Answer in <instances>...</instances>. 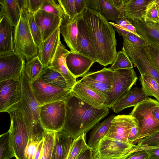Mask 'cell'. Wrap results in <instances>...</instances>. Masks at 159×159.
<instances>
[{"label": "cell", "instance_id": "ee69618b", "mask_svg": "<svg viewBox=\"0 0 159 159\" xmlns=\"http://www.w3.org/2000/svg\"><path fill=\"white\" fill-rule=\"evenodd\" d=\"M138 147H155L159 146V131L151 136L138 140L136 143ZM136 145V144H135Z\"/></svg>", "mask_w": 159, "mask_h": 159}, {"label": "cell", "instance_id": "4316f807", "mask_svg": "<svg viewBox=\"0 0 159 159\" xmlns=\"http://www.w3.org/2000/svg\"><path fill=\"white\" fill-rule=\"evenodd\" d=\"M87 8L98 12L107 21L123 18L112 0H87Z\"/></svg>", "mask_w": 159, "mask_h": 159}, {"label": "cell", "instance_id": "f907efd6", "mask_svg": "<svg viewBox=\"0 0 159 159\" xmlns=\"http://www.w3.org/2000/svg\"><path fill=\"white\" fill-rule=\"evenodd\" d=\"M114 6L123 18L124 16V7L125 0H112Z\"/></svg>", "mask_w": 159, "mask_h": 159}, {"label": "cell", "instance_id": "d590c367", "mask_svg": "<svg viewBox=\"0 0 159 159\" xmlns=\"http://www.w3.org/2000/svg\"><path fill=\"white\" fill-rule=\"evenodd\" d=\"M80 80L98 94L104 102L111 88L109 87L102 83L83 77Z\"/></svg>", "mask_w": 159, "mask_h": 159}, {"label": "cell", "instance_id": "7c38bea8", "mask_svg": "<svg viewBox=\"0 0 159 159\" xmlns=\"http://www.w3.org/2000/svg\"><path fill=\"white\" fill-rule=\"evenodd\" d=\"M35 98L39 105L65 100L71 90L57 88L42 81L39 78L30 83Z\"/></svg>", "mask_w": 159, "mask_h": 159}, {"label": "cell", "instance_id": "1f68e13d", "mask_svg": "<svg viewBox=\"0 0 159 159\" xmlns=\"http://www.w3.org/2000/svg\"><path fill=\"white\" fill-rule=\"evenodd\" d=\"M15 153L9 130L0 136V159H11Z\"/></svg>", "mask_w": 159, "mask_h": 159}, {"label": "cell", "instance_id": "2e32d148", "mask_svg": "<svg viewBox=\"0 0 159 159\" xmlns=\"http://www.w3.org/2000/svg\"><path fill=\"white\" fill-rule=\"evenodd\" d=\"M95 62L91 58L84 55L70 51L66 58L67 68L76 79L83 77Z\"/></svg>", "mask_w": 159, "mask_h": 159}, {"label": "cell", "instance_id": "d6986e66", "mask_svg": "<svg viewBox=\"0 0 159 159\" xmlns=\"http://www.w3.org/2000/svg\"><path fill=\"white\" fill-rule=\"evenodd\" d=\"M40 30L43 41L60 27L62 18L39 10L34 14Z\"/></svg>", "mask_w": 159, "mask_h": 159}, {"label": "cell", "instance_id": "484cf974", "mask_svg": "<svg viewBox=\"0 0 159 159\" xmlns=\"http://www.w3.org/2000/svg\"><path fill=\"white\" fill-rule=\"evenodd\" d=\"M148 97L142 88L135 87L131 89L111 108L115 112L118 113L126 108L135 106Z\"/></svg>", "mask_w": 159, "mask_h": 159}, {"label": "cell", "instance_id": "836d02e7", "mask_svg": "<svg viewBox=\"0 0 159 159\" xmlns=\"http://www.w3.org/2000/svg\"><path fill=\"white\" fill-rule=\"evenodd\" d=\"M83 77L102 83L111 88L113 80V71L109 68H104L99 71L86 74Z\"/></svg>", "mask_w": 159, "mask_h": 159}, {"label": "cell", "instance_id": "e0dca14e", "mask_svg": "<svg viewBox=\"0 0 159 159\" xmlns=\"http://www.w3.org/2000/svg\"><path fill=\"white\" fill-rule=\"evenodd\" d=\"M60 34L59 27L38 47V56L44 68L48 66L56 52L61 42Z\"/></svg>", "mask_w": 159, "mask_h": 159}, {"label": "cell", "instance_id": "ffe728a7", "mask_svg": "<svg viewBox=\"0 0 159 159\" xmlns=\"http://www.w3.org/2000/svg\"><path fill=\"white\" fill-rule=\"evenodd\" d=\"M73 93L92 107L99 109L106 108L104 101L98 94L80 80L76 81L71 89Z\"/></svg>", "mask_w": 159, "mask_h": 159}, {"label": "cell", "instance_id": "e575fe53", "mask_svg": "<svg viewBox=\"0 0 159 159\" xmlns=\"http://www.w3.org/2000/svg\"><path fill=\"white\" fill-rule=\"evenodd\" d=\"M89 148L86 142V134L84 133L73 140L67 159H77Z\"/></svg>", "mask_w": 159, "mask_h": 159}, {"label": "cell", "instance_id": "30bf717a", "mask_svg": "<svg viewBox=\"0 0 159 159\" xmlns=\"http://www.w3.org/2000/svg\"><path fill=\"white\" fill-rule=\"evenodd\" d=\"M65 100L47 103L39 107L41 125L46 131L55 132L62 129L66 117Z\"/></svg>", "mask_w": 159, "mask_h": 159}, {"label": "cell", "instance_id": "4dcf8cb0", "mask_svg": "<svg viewBox=\"0 0 159 159\" xmlns=\"http://www.w3.org/2000/svg\"><path fill=\"white\" fill-rule=\"evenodd\" d=\"M139 81L146 95L155 97L159 102V84L152 76L147 74L141 75Z\"/></svg>", "mask_w": 159, "mask_h": 159}, {"label": "cell", "instance_id": "d4e9b609", "mask_svg": "<svg viewBox=\"0 0 159 159\" xmlns=\"http://www.w3.org/2000/svg\"><path fill=\"white\" fill-rule=\"evenodd\" d=\"M152 0H125L124 16L130 20L144 21L146 10Z\"/></svg>", "mask_w": 159, "mask_h": 159}, {"label": "cell", "instance_id": "91938a15", "mask_svg": "<svg viewBox=\"0 0 159 159\" xmlns=\"http://www.w3.org/2000/svg\"><path fill=\"white\" fill-rule=\"evenodd\" d=\"M69 154V153H68ZM68 155L64 159H67V157H68Z\"/></svg>", "mask_w": 159, "mask_h": 159}, {"label": "cell", "instance_id": "9f6ffc18", "mask_svg": "<svg viewBox=\"0 0 159 159\" xmlns=\"http://www.w3.org/2000/svg\"><path fill=\"white\" fill-rule=\"evenodd\" d=\"M124 29L137 35L138 37L141 38L137 33L135 27L131 23L127 25Z\"/></svg>", "mask_w": 159, "mask_h": 159}, {"label": "cell", "instance_id": "816d5d0a", "mask_svg": "<svg viewBox=\"0 0 159 159\" xmlns=\"http://www.w3.org/2000/svg\"><path fill=\"white\" fill-rule=\"evenodd\" d=\"M138 134V125L133 127L129 134L128 140L129 143L134 144Z\"/></svg>", "mask_w": 159, "mask_h": 159}, {"label": "cell", "instance_id": "6f0895ef", "mask_svg": "<svg viewBox=\"0 0 159 159\" xmlns=\"http://www.w3.org/2000/svg\"><path fill=\"white\" fill-rule=\"evenodd\" d=\"M152 114L154 118L159 121V105L154 108L152 111Z\"/></svg>", "mask_w": 159, "mask_h": 159}, {"label": "cell", "instance_id": "5b68a950", "mask_svg": "<svg viewBox=\"0 0 159 159\" xmlns=\"http://www.w3.org/2000/svg\"><path fill=\"white\" fill-rule=\"evenodd\" d=\"M136 145L105 137L91 147L93 159H126Z\"/></svg>", "mask_w": 159, "mask_h": 159}, {"label": "cell", "instance_id": "8d00e7d4", "mask_svg": "<svg viewBox=\"0 0 159 159\" xmlns=\"http://www.w3.org/2000/svg\"><path fill=\"white\" fill-rule=\"evenodd\" d=\"M133 68V63L129 57L122 50L117 52L115 61L109 69L114 71L119 69Z\"/></svg>", "mask_w": 159, "mask_h": 159}, {"label": "cell", "instance_id": "ba28073f", "mask_svg": "<svg viewBox=\"0 0 159 159\" xmlns=\"http://www.w3.org/2000/svg\"><path fill=\"white\" fill-rule=\"evenodd\" d=\"M8 113L11 119L8 130L15 151L16 159H24L25 150L30 139L29 129L23 114L18 107Z\"/></svg>", "mask_w": 159, "mask_h": 159}, {"label": "cell", "instance_id": "ab89813d", "mask_svg": "<svg viewBox=\"0 0 159 159\" xmlns=\"http://www.w3.org/2000/svg\"><path fill=\"white\" fill-rule=\"evenodd\" d=\"M40 9L61 18L64 15V12L57 0H43Z\"/></svg>", "mask_w": 159, "mask_h": 159}, {"label": "cell", "instance_id": "7a4b0ae2", "mask_svg": "<svg viewBox=\"0 0 159 159\" xmlns=\"http://www.w3.org/2000/svg\"><path fill=\"white\" fill-rule=\"evenodd\" d=\"M65 101L66 114L62 129L73 139L86 134L109 113L108 108H94L75 96L71 91Z\"/></svg>", "mask_w": 159, "mask_h": 159}, {"label": "cell", "instance_id": "681fc988", "mask_svg": "<svg viewBox=\"0 0 159 159\" xmlns=\"http://www.w3.org/2000/svg\"><path fill=\"white\" fill-rule=\"evenodd\" d=\"M148 157L149 155L146 152L141 150L134 152L126 159H146Z\"/></svg>", "mask_w": 159, "mask_h": 159}, {"label": "cell", "instance_id": "db71d44e", "mask_svg": "<svg viewBox=\"0 0 159 159\" xmlns=\"http://www.w3.org/2000/svg\"><path fill=\"white\" fill-rule=\"evenodd\" d=\"M115 23L120 26L124 29L126 26L131 23L129 19L126 18H119L115 19Z\"/></svg>", "mask_w": 159, "mask_h": 159}, {"label": "cell", "instance_id": "ac0fdd59", "mask_svg": "<svg viewBox=\"0 0 159 159\" xmlns=\"http://www.w3.org/2000/svg\"><path fill=\"white\" fill-rule=\"evenodd\" d=\"M78 16L70 18L64 15L60 26V33L70 51L78 52Z\"/></svg>", "mask_w": 159, "mask_h": 159}, {"label": "cell", "instance_id": "603a6c76", "mask_svg": "<svg viewBox=\"0 0 159 159\" xmlns=\"http://www.w3.org/2000/svg\"><path fill=\"white\" fill-rule=\"evenodd\" d=\"M78 52L97 62L96 55L88 36L82 14L78 16Z\"/></svg>", "mask_w": 159, "mask_h": 159}, {"label": "cell", "instance_id": "cb8c5ba5", "mask_svg": "<svg viewBox=\"0 0 159 159\" xmlns=\"http://www.w3.org/2000/svg\"><path fill=\"white\" fill-rule=\"evenodd\" d=\"M74 139L63 129L54 132L52 159H64L68 155Z\"/></svg>", "mask_w": 159, "mask_h": 159}, {"label": "cell", "instance_id": "bcb514c9", "mask_svg": "<svg viewBox=\"0 0 159 159\" xmlns=\"http://www.w3.org/2000/svg\"><path fill=\"white\" fill-rule=\"evenodd\" d=\"M43 0H24L23 9L27 12L34 14L40 10Z\"/></svg>", "mask_w": 159, "mask_h": 159}, {"label": "cell", "instance_id": "f546056e", "mask_svg": "<svg viewBox=\"0 0 159 159\" xmlns=\"http://www.w3.org/2000/svg\"><path fill=\"white\" fill-rule=\"evenodd\" d=\"M115 116L112 114L103 121L98 123L90 133L87 144L89 147L106 137L110 128L111 122Z\"/></svg>", "mask_w": 159, "mask_h": 159}, {"label": "cell", "instance_id": "4fadbf2b", "mask_svg": "<svg viewBox=\"0 0 159 159\" xmlns=\"http://www.w3.org/2000/svg\"><path fill=\"white\" fill-rule=\"evenodd\" d=\"M20 53L13 52L0 56V81L8 80H19L25 63Z\"/></svg>", "mask_w": 159, "mask_h": 159}, {"label": "cell", "instance_id": "f1b7e54d", "mask_svg": "<svg viewBox=\"0 0 159 159\" xmlns=\"http://www.w3.org/2000/svg\"><path fill=\"white\" fill-rule=\"evenodd\" d=\"M45 83L57 88L71 90L63 77L48 67L43 68L39 77Z\"/></svg>", "mask_w": 159, "mask_h": 159}, {"label": "cell", "instance_id": "c3c4849f", "mask_svg": "<svg viewBox=\"0 0 159 159\" xmlns=\"http://www.w3.org/2000/svg\"><path fill=\"white\" fill-rule=\"evenodd\" d=\"M75 7L77 16L82 14L87 7V0H75Z\"/></svg>", "mask_w": 159, "mask_h": 159}, {"label": "cell", "instance_id": "b9f144b4", "mask_svg": "<svg viewBox=\"0 0 159 159\" xmlns=\"http://www.w3.org/2000/svg\"><path fill=\"white\" fill-rule=\"evenodd\" d=\"M75 0H58L57 1L62 8L64 15L70 18L77 16L75 7Z\"/></svg>", "mask_w": 159, "mask_h": 159}, {"label": "cell", "instance_id": "74e56055", "mask_svg": "<svg viewBox=\"0 0 159 159\" xmlns=\"http://www.w3.org/2000/svg\"><path fill=\"white\" fill-rule=\"evenodd\" d=\"M40 159H52L54 145V132L46 131Z\"/></svg>", "mask_w": 159, "mask_h": 159}, {"label": "cell", "instance_id": "680465c9", "mask_svg": "<svg viewBox=\"0 0 159 159\" xmlns=\"http://www.w3.org/2000/svg\"><path fill=\"white\" fill-rule=\"evenodd\" d=\"M155 2L156 3L158 4V11H159V0H155Z\"/></svg>", "mask_w": 159, "mask_h": 159}, {"label": "cell", "instance_id": "60d3db41", "mask_svg": "<svg viewBox=\"0 0 159 159\" xmlns=\"http://www.w3.org/2000/svg\"><path fill=\"white\" fill-rule=\"evenodd\" d=\"M147 21L159 23L158 5L155 0H152L147 8L144 21Z\"/></svg>", "mask_w": 159, "mask_h": 159}, {"label": "cell", "instance_id": "7bdbcfd3", "mask_svg": "<svg viewBox=\"0 0 159 159\" xmlns=\"http://www.w3.org/2000/svg\"><path fill=\"white\" fill-rule=\"evenodd\" d=\"M145 47L152 62L159 71V46L146 43Z\"/></svg>", "mask_w": 159, "mask_h": 159}, {"label": "cell", "instance_id": "7dc6e473", "mask_svg": "<svg viewBox=\"0 0 159 159\" xmlns=\"http://www.w3.org/2000/svg\"><path fill=\"white\" fill-rule=\"evenodd\" d=\"M143 150L146 152L149 155V159H159V146L150 147H138L136 151Z\"/></svg>", "mask_w": 159, "mask_h": 159}, {"label": "cell", "instance_id": "9c48e42d", "mask_svg": "<svg viewBox=\"0 0 159 159\" xmlns=\"http://www.w3.org/2000/svg\"><path fill=\"white\" fill-rule=\"evenodd\" d=\"M123 38L122 51L126 53L132 63L137 67L141 75H149L159 84V71L152 62L145 45H136L132 43L125 37Z\"/></svg>", "mask_w": 159, "mask_h": 159}, {"label": "cell", "instance_id": "7402d4cb", "mask_svg": "<svg viewBox=\"0 0 159 159\" xmlns=\"http://www.w3.org/2000/svg\"><path fill=\"white\" fill-rule=\"evenodd\" d=\"M24 0H0V17L4 16L13 27L18 24Z\"/></svg>", "mask_w": 159, "mask_h": 159}, {"label": "cell", "instance_id": "5bb4252c", "mask_svg": "<svg viewBox=\"0 0 159 159\" xmlns=\"http://www.w3.org/2000/svg\"><path fill=\"white\" fill-rule=\"evenodd\" d=\"M136 125H138L137 121L129 115L115 116L105 137L128 143L129 132L132 127Z\"/></svg>", "mask_w": 159, "mask_h": 159}, {"label": "cell", "instance_id": "83f0119b", "mask_svg": "<svg viewBox=\"0 0 159 159\" xmlns=\"http://www.w3.org/2000/svg\"><path fill=\"white\" fill-rule=\"evenodd\" d=\"M13 27L4 16L0 18V56L15 51Z\"/></svg>", "mask_w": 159, "mask_h": 159}, {"label": "cell", "instance_id": "9a60e30c", "mask_svg": "<svg viewBox=\"0 0 159 159\" xmlns=\"http://www.w3.org/2000/svg\"><path fill=\"white\" fill-rule=\"evenodd\" d=\"M70 52V51L66 48L64 45L61 42L48 67L50 69L60 73L64 78L71 90L77 81L70 72L66 66V58Z\"/></svg>", "mask_w": 159, "mask_h": 159}, {"label": "cell", "instance_id": "d6a6232c", "mask_svg": "<svg viewBox=\"0 0 159 159\" xmlns=\"http://www.w3.org/2000/svg\"><path fill=\"white\" fill-rule=\"evenodd\" d=\"M44 68L38 55L27 61L25 65V70L30 83L39 78Z\"/></svg>", "mask_w": 159, "mask_h": 159}, {"label": "cell", "instance_id": "f35d334b", "mask_svg": "<svg viewBox=\"0 0 159 159\" xmlns=\"http://www.w3.org/2000/svg\"><path fill=\"white\" fill-rule=\"evenodd\" d=\"M24 11L27 17L31 33L35 43L38 47L43 40L40 30L35 20L34 14Z\"/></svg>", "mask_w": 159, "mask_h": 159}, {"label": "cell", "instance_id": "44dd1931", "mask_svg": "<svg viewBox=\"0 0 159 159\" xmlns=\"http://www.w3.org/2000/svg\"><path fill=\"white\" fill-rule=\"evenodd\" d=\"M129 20L135 27L137 33L146 43L159 46V23Z\"/></svg>", "mask_w": 159, "mask_h": 159}, {"label": "cell", "instance_id": "6da1fadb", "mask_svg": "<svg viewBox=\"0 0 159 159\" xmlns=\"http://www.w3.org/2000/svg\"><path fill=\"white\" fill-rule=\"evenodd\" d=\"M82 16L97 62L104 66L112 64L117 53L113 26L98 12L94 10L86 7Z\"/></svg>", "mask_w": 159, "mask_h": 159}, {"label": "cell", "instance_id": "8fae6325", "mask_svg": "<svg viewBox=\"0 0 159 159\" xmlns=\"http://www.w3.org/2000/svg\"><path fill=\"white\" fill-rule=\"evenodd\" d=\"M21 86L20 80L10 79L0 81V111L8 113L16 108L21 101Z\"/></svg>", "mask_w": 159, "mask_h": 159}, {"label": "cell", "instance_id": "277c9868", "mask_svg": "<svg viewBox=\"0 0 159 159\" xmlns=\"http://www.w3.org/2000/svg\"><path fill=\"white\" fill-rule=\"evenodd\" d=\"M159 105L157 100L148 97L134 107L129 114L138 122V134L134 144L138 140L159 131V121L152 114L154 108Z\"/></svg>", "mask_w": 159, "mask_h": 159}, {"label": "cell", "instance_id": "52a82bcc", "mask_svg": "<svg viewBox=\"0 0 159 159\" xmlns=\"http://www.w3.org/2000/svg\"><path fill=\"white\" fill-rule=\"evenodd\" d=\"M137 75L133 68L119 69L113 71L112 84L104 102L105 106L110 108L124 97L135 85Z\"/></svg>", "mask_w": 159, "mask_h": 159}, {"label": "cell", "instance_id": "f5cc1de1", "mask_svg": "<svg viewBox=\"0 0 159 159\" xmlns=\"http://www.w3.org/2000/svg\"><path fill=\"white\" fill-rule=\"evenodd\" d=\"M77 159H93L92 149L89 148L84 151Z\"/></svg>", "mask_w": 159, "mask_h": 159}, {"label": "cell", "instance_id": "3957f363", "mask_svg": "<svg viewBox=\"0 0 159 159\" xmlns=\"http://www.w3.org/2000/svg\"><path fill=\"white\" fill-rule=\"evenodd\" d=\"M22 95L18 107L23 114L28 128L30 139L40 141L46 131L42 127L39 120V107L33 91L30 80L25 70L20 76Z\"/></svg>", "mask_w": 159, "mask_h": 159}, {"label": "cell", "instance_id": "f6af8a7d", "mask_svg": "<svg viewBox=\"0 0 159 159\" xmlns=\"http://www.w3.org/2000/svg\"><path fill=\"white\" fill-rule=\"evenodd\" d=\"M40 141L29 139L25 150L24 159H34Z\"/></svg>", "mask_w": 159, "mask_h": 159}, {"label": "cell", "instance_id": "94428289", "mask_svg": "<svg viewBox=\"0 0 159 159\" xmlns=\"http://www.w3.org/2000/svg\"><path fill=\"white\" fill-rule=\"evenodd\" d=\"M148 159V158H147V159Z\"/></svg>", "mask_w": 159, "mask_h": 159}, {"label": "cell", "instance_id": "11a10c76", "mask_svg": "<svg viewBox=\"0 0 159 159\" xmlns=\"http://www.w3.org/2000/svg\"><path fill=\"white\" fill-rule=\"evenodd\" d=\"M43 139L40 141L34 159H40L43 145Z\"/></svg>", "mask_w": 159, "mask_h": 159}, {"label": "cell", "instance_id": "8992f818", "mask_svg": "<svg viewBox=\"0 0 159 159\" xmlns=\"http://www.w3.org/2000/svg\"><path fill=\"white\" fill-rule=\"evenodd\" d=\"M15 51L28 61L38 55V47L30 29L26 14L22 9L19 20L13 31Z\"/></svg>", "mask_w": 159, "mask_h": 159}]
</instances>
